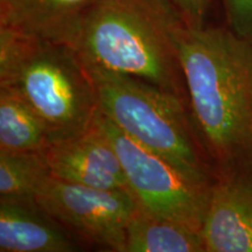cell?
I'll return each instance as SVG.
<instances>
[{
    "label": "cell",
    "instance_id": "9c48e42d",
    "mask_svg": "<svg viewBox=\"0 0 252 252\" xmlns=\"http://www.w3.org/2000/svg\"><path fill=\"white\" fill-rule=\"evenodd\" d=\"M100 0H4L0 28L74 48L87 18Z\"/></svg>",
    "mask_w": 252,
    "mask_h": 252
},
{
    "label": "cell",
    "instance_id": "5b68a950",
    "mask_svg": "<svg viewBox=\"0 0 252 252\" xmlns=\"http://www.w3.org/2000/svg\"><path fill=\"white\" fill-rule=\"evenodd\" d=\"M96 122L118 154L127 188L138 207L202 231L213 182L188 174L141 146L119 130L99 109Z\"/></svg>",
    "mask_w": 252,
    "mask_h": 252
},
{
    "label": "cell",
    "instance_id": "9a60e30c",
    "mask_svg": "<svg viewBox=\"0 0 252 252\" xmlns=\"http://www.w3.org/2000/svg\"><path fill=\"white\" fill-rule=\"evenodd\" d=\"M182 23L189 27L206 26L212 0H167Z\"/></svg>",
    "mask_w": 252,
    "mask_h": 252
},
{
    "label": "cell",
    "instance_id": "5bb4252c",
    "mask_svg": "<svg viewBox=\"0 0 252 252\" xmlns=\"http://www.w3.org/2000/svg\"><path fill=\"white\" fill-rule=\"evenodd\" d=\"M225 26L236 35L252 42V0H220Z\"/></svg>",
    "mask_w": 252,
    "mask_h": 252
},
{
    "label": "cell",
    "instance_id": "e0dca14e",
    "mask_svg": "<svg viewBox=\"0 0 252 252\" xmlns=\"http://www.w3.org/2000/svg\"><path fill=\"white\" fill-rule=\"evenodd\" d=\"M2 1H4V0H0V2H2Z\"/></svg>",
    "mask_w": 252,
    "mask_h": 252
},
{
    "label": "cell",
    "instance_id": "7c38bea8",
    "mask_svg": "<svg viewBox=\"0 0 252 252\" xmlns=\"http://www.w3.org/2000/svg\"><path fill=\"white\" fill-rule=\"evenodd\" d=\"M53 139L37 113L6 87H0V151L46 152Z\"/></svg>",
    "mask_w": 252,
    "mask_h": 252
},
{
    "label": "cell",
    "instance_id": "2e32d148",
    "mask_svg": "<svg viewBox=\"0 0 252 252\" xmlns=\"http://www.w3.org/2000/svg\"><path fill=\"white\" fill-rule=\"evenodd\" d=\"M113 2H118V4L131 6V7L145 9V11H151L152 9V4L151 0H111Z\"/></svg>",
    "mask_w": 252,
    "mask_h": 252
},
{
    "label": "cell",
    "instance_id": "8fae6325",
    "mask_svg": "<svg viewBox=\"0 0 252 252\" xmlns=\"http://www.w3.org/2000/svg\"><path fill=\"white\" fill-rule=\"evenodd\" d=\"M125 252H206L202 231L137 207L126 226Z\"/></svg>",
    "mask_w": 252,
    "mask_h": 252
},
{
    "label": "cell",
    "instance_id": "7a4b0ae2",
    "mask_svg": "<svg viewBox=\"0 0 252 252\" xmlns=\"http://www.w3.org/2000/svg\"><path fill=\"white\" fill-rule=\"evenodd\" d=\"M0 87L40 116L53 144L87 131L98 112L88 69L71 46L0 28Z\"/></svg>",
    "mask_w": 252,
    "mask_h": 252
},
{
    "label": "cell",
    "instance_id": "ba28073f",
    "mask_svg": "<svg viewBox=\"0 0 252 252\" xmlns=\"http://www.w3.org/2000/svg\"><path fill=\"white\" fill-rule=\"evenodd\" d=\"M45 154L50 174L56 179L98 189L128 190L118 154L96 117L87 131L56 141Z\"/></svg>",
    "mask_w": 252,
    "mask_h": 252
},
{
    "label": "cell",
    "instance_id": "30bf717a",
    "mask_svg": "<svg viewBox=\"0 0 252 252\" xmlns=\"http://www.w3.org/2000/svg\"><path fill=\"white\" fill-rule=\"evenodd\" d=\"M81 241L41 208L34 197L0 196V251L74 252Z\"/></svg>",
    "mask_w": 252,
    "mask_h": 252
},
{
    "label": "cell",
    "instance_id": "6da1fadb",
    "mask_svg": "<svg viewBox=\"0 0 252 252\" xmlns=\"http://www.w3.org/2000/svg\"><path fill=\"white\" fill-rule=\"evenodd\" d=\"M184 74L197 137L215 173L252 165V42L228 27H189L154 0Z\"/></svg>",
    "mask_w": 252,
    "mask_h": 252
},
{
    "label": "cell",
    "instance_id": "4fadbf2b",
    "mask_svg": "<svg viewBox=\"0 0 252 252\" xmlns=\"http://www.w3.org/2000/svg\"><path fill=\"white\" fill-rule=\"evenodd\" d=\"M50 175L45 152L0 151V196L34 197Z\"/></svg>",
    "mask_w": 252,
    "mask_h": 252
},
{
    "label": "cell",
    "instance_id": "277c9868",
    "mask_svg": "<svg viewBox=\"0 0 252 252\" xmlns=\"http://www.w3.org/2000/svg\"><path fill=\"white\" fill-rule=\"evenodd\" d=\"M74 49L88 69L140 78L188 103L180 62L153 2L152 11H145L100 0Z\"/></svg>",
    "mask_w": 252,
    "mask_h": 252
},
{
    "label": "cell",
    "instance_id": "3957f363",
    "mask_svg": "<svg viewBox=\"0 0 252 252\" xmlns=\"http://www.w3.org/2000/svg\"><path fill=\"white\" fill-rule=\"evenodd\" d=\"M88 72L99 111L119 130L188 174L214 181L215 169L204 153L185 99L128 75L102 69Z\"/></svg>",
    "mask_w": 252,
    "mask_h": 252
},
{
    "label": "cell",
    "instance_id": "8992f818",
    "mask_svg": "<svg viewBox=\"0 0 252 252\" xmlns=\"http://www.w3.org/2000/svg\"><path fill=\"white\" fill-rule=\"evenodd\" d=\"M34 200L78 241L125 252L126 226L138 207L128 190L87 187L50 175Z\"/></svg>",
    "mask_w": 252,
    "mask_h": 252
},
{
    "label": "cell",
    "instance_id": "52a82bcc",
    "mask_svg": "<svg viewBox=\"0 0 252 252\" xmlns=\"http://www.w3.org/2000/svg\"><path fill=\"white\" fill-rule=\"evenodd\" d=\"M202 236L206 252H252V165L215 173Z\"/></svg>",
    "mask_w": 252,
    "mask_h": 252
}]
</instances>
